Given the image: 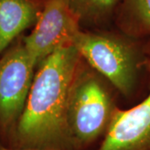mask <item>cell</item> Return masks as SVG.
Returning a JSON list of instances; mask_svg holds the SVG:
<instances>
[{
    "instance_id": "6da1fadb",
    "label": "cell",
    "mask_w": 150,
    "mask_h": 150,
    "mask_svg": "<svg viewBox=\"0 0 150 150\" xmlns=\"http://www.w3.org/2000/svg\"><path fill=\"white\" fill-rule=\"evenodd\" d=\"M80 59L73 45L59 49L40 62L23 112L6 146L74 150L66 109L70 84Z\"/></svg>"
},
{
    "instance_id": "7a4b0ae2",
    "label": "cell",
    "mask_w": 150,
    "mask_h": 150,
    "mask_svg": "<svg viewBox=\"0 0 150 150\" xmlns=\"http://www.w3.org/2000/svg\"><path fill=\"white\" fill-rule=\"evenodd\" d=\"M110 84L81 58L71 82L66 119L74 150H95L118 108Z\"/></svg>"
},
{
    "instance_id": "3957f363",
    "label": "cell",
    "mask_w": 150,
    "mask_h": 150,
    "mask_svg": "<svg viewBox=\"0 0 150 150\" xmlns=\"http://www.w3.org/2000/svg\"><path fill=\"white\" fill-rule=\"evenodd\" d=\"M146 38L105 32L80 33L74 46L82 59L123 96L139 88L146 68Z\"/></svg>"
},
{
    "instance_id": "277c9868",
    "label": "cell",
    "mask_w": 150,
    "mask_h": 150,
    "mask_svg": "<svg viewBox=\"0 0 150 150\" xmlns=\"http://www.w3.org/2000/svg\"><path fill=\"white\" fill-rule=\"evenodd\" d=\"M23 35L0 55V144L4 145L8 144L23 112L38 67Z\"/></svg>"
},
{
    "instance_id": "5b68a950",
    "label": "cell",
    "mask_w": 150,
    "mask_h": 150,
    "mask_svg": "<svg viewBox=\"0 0 150 150\" xmlns=\"http://www.w3.org/2000/svg\"><path fill=\"white\" fill-rule=\"evenodd\" d=\"M80 31V20L69 0H45L41 15L30 33L23 35V42L38 65L54 52L73 46Z\"/></svg>"
},
{
    "instance_id": "8992f818",
    "label": "cell",
    "mask_w": 150,
    "mask_h": 150,
    "mask_svg": "<svg viewBox=\"0 0 150 150\" xmlns=\"http://www.w3.org/2000/svg\"><path fill=\"white\" fill-rule=\"evenodd\" d=\"M146 68L150 74V37L146 39ZM95 150H150V88L135 106L118 108L107 134Z\"/></svg>"
},
{
    "instance_id": "52a82bcc",
    "label": "cell",
    "mask_w": 150,
    "mask_h": 150,
    "mask_svg": "<svg viewBox=\"0 0 150 150\" xmlns=\"http://www.w3.org/2000/svg\"><path fill=\"white\" fill-rule=\"evenodd\" d=\"M45 0H0V55L33 28L43 11Z\"/></svg>"
},
{
    "instance_id": "ba28073f",
    "label": "cell",
    "mask_w": 150,
    "mask_h": 150,
    "mask_svg": "<svg viewBox=\"0 0 150 150\" xmlns=\"http://www.w3.org/2000/svg\"><path fill=\"white\" fill-rule=\"evenodd\" d=\"M117 23L123 34L143 39L150 37V0H122Z\"/></svg>"
},
{
    "instance_id": "9c48e42d",
    "label": "cell",
    "mask_w": 150,
    "mask_h": 150,
    "mask_svg": "<svg viewBox=\"0 0 150 150\" xmlns=\"http://www.w3.org/2000/svg\"><path fill=\"white\" fill-rule=\"evenodd\" d=\"M69 2L79 17L81 25L100 26L111 19L121 0H69Z\"/></svg>"
},
{
    "instance_id": "30bf717a",
    "label": "cell",
    "mask_w": 150,
    "mask_h": 150,
    "mask_svg": "<svg viewBox=\"0 0 150 150\" xmlns=\"http://www.w3.org/2000/svg\"><path fill=\"white\" fill-rule=\"evenodd\" d=\"M0 150H51V149H16V148H11L8 146L0 144Z\"/></svg>"
}]
</instances>
